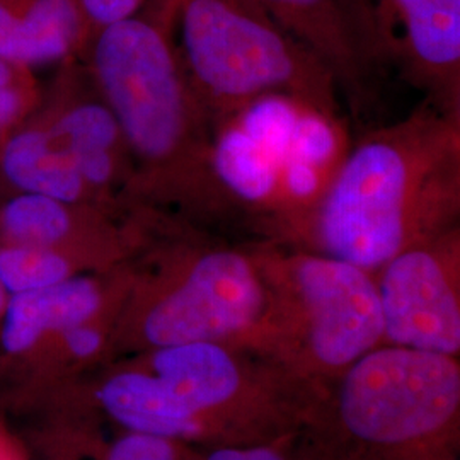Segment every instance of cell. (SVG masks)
I'll use <instances>...</instances> for the list:
<instances>
[{"instance_id":"6da1fadb","label":"cell","mask_w":460,"mask_h":460,"mask_svg":"<svg viewBox=\"0 0 460 460\" xmlns=\"http://www.w3.org/2000/svg\"><path fill=\"white\" fill-rule=\"evenodd\" d=\"M326 387L263 348L205 341L118 357L89 393L119 429L218 448L296 435Z\"/></svg>"},{"instance_id":"7a4b0ae2","label":"cell","mask_w":460,"mask_h":460,"mask_svg":"<svg viewBox=\"0 0 460 460\" xmlns=\"http://www.w3.org/2000/svg\"><path fill=\"white\" fill-rule=\"evenodd\" d=\"M174 0L102 28L84 53L133 163L130 205L176 215L207 229L227 217L214 118L198 96L176 47Z\"/></svg>"},{"instance_id":"3957f363","label":"cell","mask_w":460,"mask_h":460,"mask_svg":"<svg viewBox=\"0 0 460 460\" xmlns=\"http://www.w3.org/2000/svg\"><path fill=\"white\" fill-rule=\"evenodd\" d=\"M460 119L425 101L367 133L279 243L376 273L401 251L460 227Z\"/></svg>"},{"instance_id":"277c9868","label":"cell","mask_w":460,"mask_h":460,"mask_svg":"<svg viewBox=\"0 0 460 460\" xmlns=\"http://www.w3.org/2000/svg\"><path fill=\"white\" fill-rule=\"evenodd\" d=\"M130 270L111 358L205 341L264 349L268 285L256 243L154 214Z\"/></svg>"},{"instance_id":"5b68a950","label":"cell","mask_w":460,"mask_h":460,"mask_svg":"<svg viewBox=\"0 0 460 460\" xmlns=\"http://www.w3.org/2000/svg\"><path fill=\"white\" fill-rule=\"evenodd\" d=\"M302 435L321 460H460V360L380 345L329 382Z\"/></svg>"},{"instance_id":"8992f818","label":"cell","mask_w":460,"mask_h":460,"mask_svg":"<svg viewBox=\"0 0 460 460\" xmlns=\"http://www.w3.org/2000/svg\"><path fill=\"white\" fill-rule=\"evenodd\" d=\"M182 66L215 123L263 98L288 99L336 125L341 98L328 68L251 0H174Z\"/></svg>"},{"instance_id":"52a82bcc","label":"cell","mask_w":460,"mask_h":460,"mask_svg":"<svg viewBox=\"0 0 460 460\" xmlns=\"http://www.w3.org/2000/svg\"><path fill=\"white\" fill-rule=\"evenodd\" d=\"M256 247L268 285L266 351L328 385L382 345L372 273L275 241Z\"/></svg>"},{"instance_id":"ba28073f","label":"cell","mask_w":460,"mask_h":460,"mask_svg":"<svg viewBox=\"0 0 460 460\" xmlns=\"http://www.w3.org/2000/svg\"><path fill=\"white\" fill-rule=\"evenodd\" d=\"M374 279L382 345L460 357V227L401 251Z\"/></svg>"},{"instance_id":"9c48e42d","label":"cell","mask_w":460,"mask_h":460,"mask_svg":"<svg viewBox=\"0 0 460 460\" xmlns=\"http://www.w3.org/2000/svg\"><path fill=\"white\" fill-rule=\"evenodd\" d=\"M70 60L41 96L36 113L81 172L101 208L130 217L133 163L115 116L87 66Z\"/></svg>"},{"instance_id":"30bf717a","label":"cell","mask_w":460,"mask_h":460,"mask_svg":"<svg viewBox=\"0 0 460 460\" xmlns=\"http://www.w3.org/2000/svg\"><path fill=\"white\" fill-rule=\"evenodd\" d=\"M387 64L460 119V0H358Z\"/></svg>"},{"instance_id":"8fae6325","label":"cell","mask_w":460,"mask_h":460,"mask_svg":"<svg viewBox=\"0 0 460 460\" xmlns=\"http://www.w3.org/2000/svg\"><path fill=\"white\" fill-rule=\"evenodd\" d=\"M147 229V212L119 217L93 205L24 193L0 201V244L57 249L93 271L132 260Z\"/></svg>"},{"instance_id":"7c38bea8","label":"cell","mask_w":460,"mask_h":460,"mask_svg":"<svg viewBox=\"0 0 460 460\" xmlns=\"http://www.w3.org/2000/svg\"><path fill=\"white\" fill-rule=\"evenodd\" d=\"M326 66L341 102L358 118L374 104L387 64L358 0H251Z\"/></svg>"},{"instance_id":"4fadbf2b","label":"cell","mask_w":460,"mask_h":460,"mask_svg":"<svg viewBox=\"0 0 460 460\" xmlns=\"http://www.w3.org/2000/svg\"><path fill=\"white\" fill-rule=\"evenodd\" d=\"M130 260L106 271L84 273L33 292L9 296L2 314V346L26 355L66 329L118 317L130 285Z\"/></svg>"},{"instance_id":"5bb4252c","label":"cell","mask_w":460,"mask_h":460,"mask_svg":"<svg viewBox=\"0 0 460 460\" xmlns=\"http://www.w3.org/2000/svg\"><path fill=\"white\" fill-rule=\"evenodd\" d=\"M89 33L77 0H0V58L19 66L83 60Z\"/></svg>"},{"instance_id":"9a60e30c","label":"cell","mask_w":460,"mask_h":460,"mask_svg":"<svg viewBox=\"0 0 460 460\" xmlns=\"http://www.w3.org/2000/svg\"><path fill=\"white\" fill-rule=\"evenodd\" d=\"M0 184L11 195H38L101 208L36 110L0 142Z\"/></svg>"},{"instance_id":"2e32d148","label":"cell","mask_w":460,"mask_h":460,"mask_svg":"<svg viewBox=\"0 0 460 460\" xmlns=\"http://www.w3.org/2000/svg\"><path fill=\"white\" fill-rule=\"evenodd\" d=\"M84 273L94 271L79 258L62 251L0 244V285L9 296L40 290Z\"/></svg>"},{"instance_id":"e0dca14e","label":"cell","mask_w":460,"mask_h":460,"mask_svg":"<svg viewBox=\"0 0 460 460\" xmlns=\"http://www.w3.org/2000/svg\"><path fill=\"white\" fill-rule=\"evenodd\" d=\"M33 68L0 58V142L40 106Z\"/></svg>"},{"instance_id":"ac0fdd59","label":"cell","mask_w":460,"mask_h":460,"mask_svg":"<svg viewBox=\"0 0 460 460\" xmlns=\"http://www.w3.org/2000/svg\"><path fill=\"white\" fill-rule=\"evenodd\" d=\"M182 460H321L307 444L302 429L270 444L247 447H218V448H191L186 447Z\"/></svg>"},{"instance_id":"d6986e66","label":"cell","mask_w":460,"mask_h":460,"mask_svg":"<svg viewBox=\"0 0 460 460\" xmlns=\"http://www.w3.org/2000/svg\"><path fill=\"white\" fill-rule=\"evenodd\" d=\"M184 445L119 429V435L102 450L99 460H182Z\"/></svg>"},{"instance_id":"ffe728a7","label":"cell","mask_w":460,"mask_h":460,"mask_svg":"<svg viewBox=\"0 0 460 460\" xmlns=\"http://www.w3.org/2000/svg\"><path fill=\"white\" fill-rule=\"evenodd\" d=\"M152 2L154 0H77L89 33V43L102 28L138 14Z\"/></svg>"},{"instance_id":"44dd1931","label":"cell","mask_w":460,"mask_h":460,"mask_svg":"<svg viewBox=\"0 0 460 460\" xmlns=\"http://www.w3.org/2000/svg\"><path fill=\"white\" fill-rule=\"evenodd\" d=\"M7 300H9V294L4 290V287L0 285V319H2V314L5 311V305H7Z\"/></svg>"}]
</instances>
